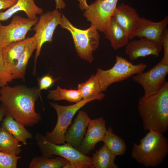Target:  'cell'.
Segmentation results:
<instances>
[{"label": "cell", "instance_id": "1", "mask_svg": "<svg viewBox=\"0 0 168 168\" xmlns=\"http://www.w3.org/2000/svg\"><path fill=\"white\" fill-rule=\"evenodd\" d=\"M40 97L38 87H28L25 85L0 88V101L8 114L25 126L32 127L42 120L40 113L35 111V103Z\"/></svg>", "mask_w": 168, "mask_h": 168}, {"label": "cell", "instance_id": "2", "mask_svg": "<svg viewBox=\"0 0 168 168\" xmlns=\"http://www.w3.org/2000/svg\"><path fill=\"white\" fill-rule=\"evenodd\" d=\"M138 110L143 122V128L164 133L168 129V82L157 92L140 97Z\"/></svg>", "mask_w": 168, "mask_h": 168}, {"label": "cell", "instance_id": "3", "mask_svg": "<svg viewBox=\"0 0 168 168\" xmlns=\"http://www.w3.org/2000/svg\"><path fill=\"white\" fill-rule=\"evenodd\" d=\"M140 140L134 143L131 156L138 162L146 167H155L161 164L168 153V140L163 133L149 129Z\"/></svg>", "mask_w": 168, "mask_h": 168}, {"label": "cell", "instance_id": "4", "mask_svg": "<svg viewBox=\"0 0 168 168\" xmlns=\"http://www.w3.org/2000/svg\"><path fill=\"white\" fill-rule=\"evenodd\" d=\"M35 138L42 156L51 158L56 155L64 158L70 162L72 168H92V157L83 154L69 143H54L40 133H36Z\"/></svg>", "mask_w": 168, "mask_h": 168}, {"label": "cell", "instance_id": "5", "mask_svg": "<svg viewBox=\"0 0 168 168\" xmlns=\"http://www.w3.org/2000/svg\"><path fill=\"white\" fill-rule=\"evenodd\" d=\"M60 25L71 33L78 56L92 63L93 53L98 48L100 43V36L95 26L91 24L87 29H80L74 26L63 14Z\"/></svg>", "mask_w": 168, "mask_h": 168}, {"label": "cell", "instance_id": "6", "mask_svg": "<svg viewBox=\"0 0 168 168\" xmlns=\"http://www.w3.org/2000/svg\"><path fill=\"white\" fill-rule=\"evenodd\" d=\"M116 62L111 68L104 70L98 68L95 74L102 91L106 90L113 83L120 82L143 72L147 65L143 63L133 64L125 58L116 56Z\"/></svg>", "mask_w": 168, "mask_h": 168}, {"label": "cell", "instance_id": "7", "mask_svg": "<svg viewBox=\"0 0 168 168\" xmlns=\"http://www.w3.org/2000/svg\"><path fill=\"white\" fill-rule=\"evenodd\" d=\"M95 100H100L99 98L94 97L82 99L75 104L67 106L61 105L56 103L49 102V105L56 111L57 121L52 131L46 132L45 137L46 139L56 144L65 143V134L69 125L71 124L74 116L86 104Z\"/></svg>", "mask_w": 168, "mask_h": 168}, {"label": "cell", "instance_id": "8", "mask_svg": "<svg viewBox=\"0 0 168 168\" xmlns=\"http://www.w3.org/2000/svg\"><path fill=\"white\" fill-rule=\"evenodd\" d=\"M62 15V13L56 9L43 13L34 26L32 30L35 31V33L33 36L37 43L32 72L34 75H36L37 61L40 54L42 45L45 42H52L54 30L57 26L60 24Z\"/></svg>", "mask_w": 168, "mask_h": 168}, {"label": "cell", "instance_id": "9", "mask_svg": "<svg viewBox=\"0 0 168 168\" xmlns=\"http://www.w3.org/2000/svg\"><path fill=\"white\" fill-rule=\"evenodd\" d=\"M168 73V63L162 60L150 70L135 75L134 82L140 84L144 91L143 96H148L158 91L164 85Z\"/></svg>", "mask_w": 168, "mask_h": 168}, {"label": "cell", "instance_id": "10", "mask_svg": "<svg viewBox=\"0 0 168 168\" xmlns=\"http://www.w3.org/2000/svg\"><path fill=\"white\" fill-rule=\"evenodd\" d=\"M37 21L15 15L8 25H2L0 21V47L2 48L11 43L25 39L27 32Z\"/></svg>", "mask_w": 168, "mask_h": 168}, {"label": "cell", "instance_id": "11", "mask_svg": "<svg viewBox=\"0 0 168 168\" xmlns=\"http://www.w3.org/2000/svg\"><path fill=\"white\" fill-rule=\"evenodd\" d=\"M118 0H96L84 11L86 20L103 32L109 23Z\"/></svg>", "mask_w": 168, "mask_h": 168}, {"label": "cell", "instance_id": "12", "mask_svg": "<svg viewBox=\"0 0 168 168\" xmlns=\"http://www.w3.org/2000/svg\"><path fill=\"white\" fill-rule=\"evenodd\" d=\"M106 130L105 121L102 117L91 119L85 137L77 150L85 155L90 154L97 143L102 142Z\"/></svg>", "mask_w": 168, "mask_h": 168}, {"label": "cell", "instance_id": "13", "mask_svg": "<svg viewBox=\"0 0 168 168\" xmlns=\"http://www.w3.org/2000/svg\"><path fill=\"white\" fill-rule=\"evenodd\" d=\"M126 46L125 53L131 60L150 55L158 57L162 49L158 42L145 38L132 40Z\"/></svg>", "mask_w": 168, "mask_h": 168}, {"label": "cell", "instance_id": "14", "mask_svg": "<svg viewBox=\"0 0 168 168\" xmlns=\"http://www.w3.org/2000/svg\"><path fill=\"white\" fill-rule=\"evenodd\" d=\"M168 17L166 16L161 21L154 22L144 18H141L137 29L129 35V39L135 37L145 38L159 42L163 30L167 27Z\"/></svg>", "mask_w": 168, "mask_h": 168}, {"label": "cell", "instance_id": "15", "mask_svg": "<svg viewBox=\"0 0 168 168\" xmlns=\"http://www.w3.org/2000/svg\"><path fill=\"white\" fill-rule=\"evenodd\" d=\"M91 120L87 113L80 110L66 132L65 142L77 149L85 137Z\"/></svg>", "mask_w": 168, "mask_h": 168}, {"label": "cell", "instance_id": "16", "mask_svg": "<svg viewBox=\"0 0 168 168\" xmlns=\"http://www.w3.org/2000/svg\"><path fill=\"white\" fill-rule=\"evenodd\" d=\"M111 18L129 35L137 29L140 18L135 9L124 3L116 6Z\"/></svg>", "mask_w": 168, "mask_h": 168}, {"label": "cell", "instance_id": "17", "mask_svg": "<svg viewBox=\"0 0 168 168\" xmlns=\"http://www.w3.org/2000/svg\"><path fill=\"white\" fill-rule=\"evenodd\" d=\"M23 11L27 18L31 20L38 21L37 15L43 13V9L35 4L34 0H17L16 3L4 12H0V21H5L19 11Z\"/></svg>", "mask_w": 168, "mask_h": 168}, {"label": "cell", "instance_id": "18", "mask_svg": "<svg viewBox=\"0 0 168 168\" xmlns=\"http://www.w3.org/2000/svg\"><path fill=\"white\" fill-rule=\"evenodd\" d=\"M30 37L13 42L2 48V52L5 67L12 75L18 58L26 48Z\"/></svg>", "mask_w": 168, "mask_h": 168}, {"label": "cell", "instance_id": "19", "mask_svg": "<svg viewBox=\"0 0 168 168\" xmlns=\"http://www.w3.org/2000/svg\"><path fill=\"white\" fill-rule=\"evenodd\" d=\"M103 32L114 50L126 45L129 42L128 34L112 18Z\"/></svg>", "mask_w": 168, "mask_h": 168}, {"label": "cell", "instance_id": "20", "mask_svg": "<svg viewBox=\"0 0 168 168\" xmlns=\"http://www.w3.org/2000/svg\"><path fill=\"white\" fill-rule=\"evenodd\" d=\"M37 49V43L33 36L30 37L24 51L20 55L12 73V80L20 79L25 81L27 66L33 52Z\"/></svg>", "mask_w": 168, "mask_h": 168}, {"label": "cell", "instance_id": "21", "mask_svg": "<svg viewBox=\"0 0 168 168\" xmlns=\"http://www.w3.org/2000/svg\"><path fill=\"white\" fill-rule=\"evenodd\" d=\"M1 126L24 145L27 144L28 139L33 138L32 134L26 129L23 124L15 120L8 114L2 119Z\"/></svg>", "mask_w": 168, "mask_h": 168}, {"label": "cell", "instance_id": "22", "mask_svg": "<svg viewBox=\"0 0 168 168\" xmlns=\"http://www.w3.org/2000/svg\"><path fill=\"white\" fill-rule=\"evenodd\" d=\"M116 156L104 144L93 153L92 168H118L114 162Z\"/></svg>", "mask_w": 168, "mask_h": 168}, {"label": "cell", "instance_id": "23", "mask_svg": "<svg viewBox=\"0 0 168 168\" xmlns=\"http://www.w3.org/2000/svg\"><path fill=\"white\" fill-rule=\"evenodd\" d=\"M77 89L80 91L82 99L96 97L100 100L105 96L101 89L97 77L93 74L86 81L78 84Z\"/></svg>", "mask_w": 168, "mask_h": 168}, {"label": "cell", "instance_id": "24", "mask_svg": "<svg viewBox=\"0 0 168 168\" xmlns=\"http://www.w3.org/2000/svg\"><path fill=\"white\" fill-rule=\"evenodd\" d=\"M102 142L108 149L116 156L123 155L126 151L127 146L124 141L114 134L111 127L107 129Z\"/></svg>", "mask_w": 168, "mask_h": 168}, {"label": "cell", "instance_id": "25", "mask_svg": "<svg viewBox=\"0 0 168 168\" xmlns=\"http://www.w3.org/2000/svg\"><path fill=\"white\" fill-rule=\"evenodd\" d=\"M47 98L54 101L65 100L74 103H77L82 99L78 89H63L59 86H58L55 89L49 91Z\"/></svg>", "mask_w": 168, "mask_h": 168}, {"label": "cell", "instance_id": "26", "mask_svg": "<svg viewBox=\"0 0 168 168\" xmlns=\"http://www.w3.org/2000/svg\"><path fill=\"white\" fill-rule=\"evenodd\" d=\"M19 142L2 126L0 127V151L18 156L21 151L22 145Z\"/></svg>", "mask_w": 168, "mask_h": 168}, {"label": "cell", "instance_id": "27", "mask_svg": "<svg viewBox=\"0 0 168 168\" xmlns=\"http://www.w3.org/2000/svg\"><path fill=\"white\" fill-rule=\"evenodd\" d=\"M69 162L66 158L59 156L51 158L42 156L34 157L29 165V168H61Z\"/></svg>", "mask_w": 168, "mask_h": 168}, {"label": "cell", "instance_id": "28", "mask_svg": "<svg viewBox=\"0 0 168 168\" xmlns=\"http://www.w3.org/2000/svg\"><path fill=\"white\" fill-rule=\"evenodd\" d=\"M21 156L0 151V168H16Z\"/></svg>", "mask_w": 168, "mask_h": 168}, {"label": "cell", "instance_id": "29", "mask_svg": "<svg viewBox=\"0 0 168 168\" xmlns=\"http://www.w3.org/2000/svg\"><path fill=\"white\" fill-rule=\"evenodd\" d=\"M12 75L6 69L4 65L2 52L0 47V87L7 85L12 81Z\"/></svg>", "mask_w": 168, "mask_h": 168}, {"label": "cell", "instance_id": "30", "mask_svg": "<svg viewBox=\"0 0 168 168\" xmlns=\"http://www.w3.org/2000/svg\"><path fill=\"white\" fill-rule=\"evenodd\" d=\"M60 78L54 79L49 73L43 76L38 79V89L40 91L42 90H46L51 87L54 83Z\"/></svg>", "mask_w": 168, "mask_h": 168}, {"label": "cell", "instance_id": "31", "mask_svg": "<svg viewBox=\"0 0 168 168\" xmlns=\"http://www.w3.org/2000/svg\"><path fill=\"white\" fill-rule=\"evenodd\" d=\"M159 43L164 49V56L161 60L168 63V30L167 27L162 31L159 39Z\"/></svg>", "mask_w": 168, "mask_h": 168}, {"label": "cell", "instance_id": "32", "mask_svg": "<svg viewBox=\"0 0 168 168\" xmlns=\"http://www.w3.org/2000/svg\"><path fill=\"white\" fill-rule=\"evenodd\" d=\"M17 0H0V11L8 9L15 4Z\"/></svg>", "mask_w": 168, "mask_h": 168}, {"label": "cell", "instance_id": "33", "mask_svg": "<svg viewBox=\"0 0 168 168\" xmlns=\"http://www.w3.org/2000/svg\"><path fill=\"white\" fill-rule=\"evenodd\" d=\"M56 5V9H64L66 7V4L63 0H54Z\"/></svg>", "mask_w": 168, "mask_h": 168}, {"label": "cell", "instance_id": "34", "mask_svg": "<svg viewBox=\"0 0 168 168\" xmlns=\"http://www.w3.org/2000/svg\"><path fill=\"white\" fill-rule=\"evenodd\" d=\"M79 2V7L81 10L84 11L89 7L87 0H76Z\"/></svg>", "mask_w": 168, "mask_h": 168}, {"label": "cell", "instance_id": "35", "mask_svg": "<svg viewBox=\"0 0 168 168\" xmlns=\"http://www.w3.org/2000/svg\"><path fill=\"white\" fill-rule=\"evenodd\" d=\"M8 114V112L4 105L1 104L0 106V122L4 117Z\"/></svg>", "mask_w": 168, "mask_h": 168}, {"label": "cell", "instance_id": "36", "mask_svg": "<svg viewBox=\"0 0 168 168\" xmlns=\"http://www.w3.org/2000/svg\"><path fill=\"white\" fill-rule=\"evenodd\" d=\"M63 168H72V166L70 162L69 161L63 166Z\"/></svg>", "mask_w": 168, "mask_h": 168}]
</instances>
